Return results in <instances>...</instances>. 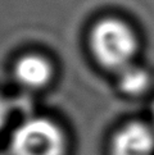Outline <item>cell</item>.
<instances>
[{"instance_id":"1","label":"cell","mask_w":154,"mask_h":155,"mask_svg":"<svg viewBox=\"0 0 154 155\" xmlns=\"http://www.w3.org/2000/svg\"><path fill=\"white\" fill-rule=\"evenodd\" d=\"M87 45L94 62L114 74L136 63L140 50V40L135 30L117 17L96 21L90 28Z\"/></svg>"},{"instance_id":"2","label":"cell","mask_w":154,"mask_h":155,"mask_svg":"<svg viewBox=\"0 0 154 155\" xmlns=\"http://www.w3.org/2000/svg\"><path fill=\"white\" fill-rule=\"evenodd\" d=\"M67 132L57 120L31 117L15 127L9 141V155H68Z\"/></svg>"},{"instance_id":"3","label":"cell","mask_w":154,"mask_h":155,"mask_svg":"<svg viewBox=\"0 0 154 155\" xmlns=\"http://www.w3.org/2000/svg\"><path fill=\"white\" fill-rule=\"evenodd\" d=\"M109 155H154V126L142 120H129L111 136Z\"/></svg>"},{"instance_id":"4","label":"cell","mask_w":154,"mask_h":155,"mask_svg":"<svg viewBox=\"0 0 154 155\" xmlns=\"http://www.w3.org/2000/svg\"><path fill=\"white\" fill-rule=\"evenodd\" d=\"M12 76L15 84L28 91H41L52 85L55 76L54 64L38 53L22 54L14 60Z\"/></svg>"},{"instance_id":"5","label":"cell","mask_w":154,"mask_h":155,"mask_svg":"<svg viewBox=\"0 0 154 155\" xmlns=\"http://www.w3.org/2000/svg\"><path fill=\"white\" fill-rule=\"evenodd\" d=\"M116 76H117L118 91L131 99H137L146 95L153 84L150 72L136 63L129 65Z\"/></svg>"},{"instance_id":"6","label":"cell","mask_w":154,"mask_h":155,"mask_svg":"<svg viewBox=\"0 0 154 155\" xmlns=\"http://www.w3.org/2000/svg\"><path fill=\"white\" fill-rule=\"evenodd\" d=\"M10 118V104L9 100L3 94H0V132H2L5 126L8 124Z\"/></svg>"},{"instance_id":"7","label":"cell","mask_w":154,"mask_h":155,"mask_svg":"<svg viewBox=\"0 0 154 155\" xmlns=\"http://www.w3.org/2000/svg\"><path fill=\"white\" fill-rule=\"evenodd\" d=\"M150 114H152V124L154 126V101L152 104V109H150Z\"/></svg>"},{"instance_id":"8","label":"cell","mask_w":154,"mask_h":155,"mask_svg":"<svg viewBox=\"0 0 154 155\" xmlns=\"http://www.w3.org/2000/svg\"><path fill=\"white\" fill-rule=\"evenodd\" d=\"M0 155H4V154H2V153H0ZM8 155H9V154H8Z\"/></svg>"}]
</instances>
